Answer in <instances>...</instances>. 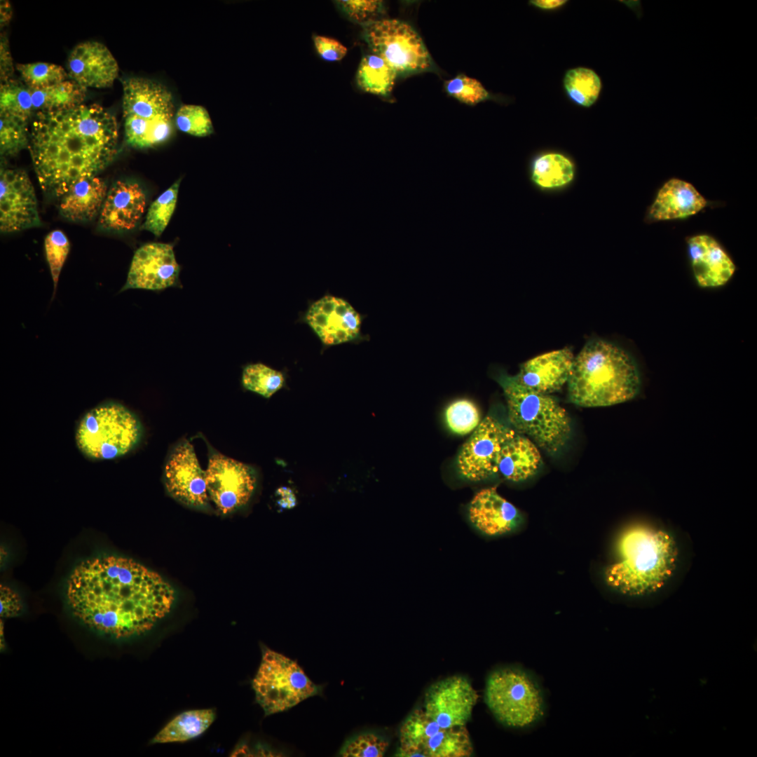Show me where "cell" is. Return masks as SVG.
Wrapping results in <instances>:
<instances>
[{"label": "cell", "mask_w": 757, "mask_h": 757, "mask_svg": "<svg viewBox=\"0 0 757 757\" xmlns=\"http://www.w3.org/2000/svg\"><path fill=\"white\" fill-rule=\"evenodd\" d=\"M252 686L265 716L287 711L320 695L322 690L295 660L266 647L262 648L261 663Z\"/></svg>", "instance_id": "obj_8"}, {"label": "cell", "mask_w": 757, "mask_h": 757, "mask_svg": "<svg viewBox=\"0 0 757 757\" xmlns=\"http://www.w3.org/2000/svg\"><path fill=\"white\" fill-rule=\"evenodd\" d=\"M67 67L71 81L85 89L111 86L119 71L110 50L97 41L76 45L70 53Z\"/></svg>", "instance_id": "obj_20"}, {"label": "cell", "mask_w": 757, "mask_h": 757, "mask_svg": "<svg viewBox=\"0 0 757 757\" xmlns=\"http://www.w3.org/2000/svg\"><path fill=\"white\" fill-rule=\"evenodd\" d=\"M205 480L209 498L224 514L246 505L257 482L250 466L220 453L210 458Z\"/></svg>", "instance_id": "obj_14"}, {"label": "cell", "mask_w": 757, "mask_h": 757, "mask_svg": "<svg viewBox=\"0 0 757 757\" xmlns=\"http://www.w3.org/2000/svg\"><path fill=\"white\" fill-rule=\"evenodd\" d=\"M388 744L386 739L376 733L364 732L348 739L339 753L343 757H381Z\"/></svg>", "instance_id": "obj_38"}, {"label": "cell", "mask_w": 757, "mask_h": 757, "mask_svg": "<svg viewBox=\"0 0 757 757\" xmlns=\"http://www.w3.org/2000/svg\"><path fill=\"white\" fill-rule=\"evenodd\" d=\"M618 560L605 573L607 584L618 592L639 596L660 588L671 576L678 550L673 538L662 531L633 528L621 536Z\"/></svg>", "instance_id": "obj_4"}, {"label": "cell", "mask_w": 757, "mask_h": 757, "mask_svg": "<svg viewBox=\"0 0 757 757\" xmlns=\"http://www.w3.org/2000/svg\"><path fill=\"white\" fill-rule=\"evenodd\" d=\"M515 431L488 416L473 431L457 458L460 475L470 481H480L498 472L500 453Z\"/></svg>", "instance_id": "obj_13"}, {"label": "cell", "mask_w": 757, "mask_h": 757, "mask_svg": "<svg viewBox=\"0 0 757 757\" xmlns=\"http://www.w3.org/2000/svg\"><path fill=\"white\" fill-rule=\"evenodd\" d=\"M338 7L353 22L365 26L377 21L383 13V4L378 0H341Z\"/></svg>", "instance_id": "obj_41"}, {"label": "cell", "mask_w": 757, "mask_h": 757, "mask_svg": "<svg viewBox=\"0 0 757 757\" xmlns=\"http://www.w3.org/2000/svg\"><path fill=\"white\" fill-rule=\"evenodd\" d=\"M573 177V164L562 154H546L534 162L532 178L541 187H559L571 182Z\"/></svg>", "instance_id": "obj_31"}, {"label": "cell", "mask_w": 757, "mask_h": 757, "mask_svg": "<svg viewBox=\"0 0 757 757\" xmlns=\"http://www.w3.org/2000/svg\"><path fill=\"white\" fill-rule=\"evenodd\" d=\"M567 383L571 402L596 407L632 400L639 391L641 380L634 360L626 351L594 339L574 357Z\"/></svg>", "instance_id": "obj_3"}, {"label": "cell", "mask_w": 757, "mask_h": 757, "mask_svg": "<svg viewBox=\"0 0 757 757\" xmlns=\"http://www.w3.org/2000/svg\"><path fill=\"white\" fill-rule=\"evenodd\" d=\"M564 86L567 95L574 103L589 107L599 96L601 81L592 69L580 67L566 71Z\"/></svg>", "instance_id": "obj_30"}, {"label": "cell", "mask_w": 757, "mask_h": 757, "mask_svg": "<svg viewBox=\"0 0 757 757\" xmlns=\"http://www.w3.org/2000/svg\"><path fill=\"white\" fill-rule=\"evenodd\" d=\"M0 151L2 156L18 154L29 142L28 121L16 116L1 113Z\"/></svg>", "instance_id": "obj_35"}, {"label": "cell", "mask_w": 757, "mask_h": 757, "mask_svg": "<svg viewBox=\"0 0 757 757\" xmlns=\"http://www.w3.org/2000/svg\"><path fill=\"white\" fill-rule=\"evenodd\" d=\"M566 0H531L529 3L533 6L543 10H553L563 6Z\"/></svg>", "instance_id": "obj_46"}, {"label": "cell", "mask_w": 757, "mask_h": 757, "mask_svg": "<svg viewBox=\"0 0 757 757\" xmlns=\"http://www.w3.org/2000/svg\"><path fill=\"white\" fill-rule=\"evenodd\" d=\"M1 113L20 117L27 121L41 113L61 110L82 104L86 89L73 81L55 87L37 90L21 82H1Z\"/></svg>", "instance_id": "obj_12"}, {"label": "cell", "mask_w": 757, "mask_h": 757, "mask_svg": "<svg viewBox=\"0 0 757 757\" xmlns=\"http://www.w3.org/2000/svg\"><path fill=\"white\" fill-rule=\"evenodd\" d=\"M164 483L169 494L186 505L203 507L208 504L205 470L186 440L179 442L169 454L164 467Z\"/></svg>", "instance_id": "obj_16"}, {"label": "cell", "mask_w": 757, "mask_h": 757, "mask_svg": "<svg viewBox=\"0 0 757 757\" xmlns=\"http://www.w3.org/2000/svg\"><path fill=\"white\" fill-rule=\"evenodd\" d=\"M573 360V353L568 348L548 352L523 363L514 378L531 390L549 395L567 383Z\"/></svg>", "instance_id": "obj_21"}, {"label": "cell", "mask_w": 757, "mask_h": 757, "mask_svg": "<svg viewBox=\"0 0 757 757\" xmlns=\"http://www.w3.org/2000/svg\"><path fill=\"white\" fill-rule=\"evenodd\" d=\"M278 503L283 509H291L296 504V498L291 489L280 487L276 491Z\"/></svg>", "instance_id": "obj_44"}, {"label": "cell", "mask_w": 757, "mask_h": 757, "mask_svg": "<svg viewBox=\"0 0 757 757\" xmlns=\"http://www.w3.org/2000/svg\"><path fill=\"white\" fill-rule=\"evenodd\" d=\"M107 191L104 180L97 176L79 180L60 196V212L73 221L91 220L100 212Z\"/></svg>", "instance_id": "obj_26"}, {"label": "cell", "mask_w": 757, "mask_h": 757, "mask_svg": "<svg viewBox=\"0 0 757 757\" xmlns=\"http://www.w3.org/2000/svg\"><path fill=\"white\" fill-rule=\"evenodd\" d=\"M146 205L145 193L138 183L117 181L107 191L100 211V224L107 230H132L141 219Z\"/></svg>", "instance_id": "obj_22"}, {"label": "cell", "mask_w": 757, "mask_h": 757, "mask_svg": "<svg viewBox=\"0 0 757 757\" xmlns=\"http://www.w3.org/2000/svg\"><path fill=\"white\" fill-rule=\"evenodd\" d=\"M74 615L88 628L115 639L141 635L171 611L173 587L158 573L119 556L86 559L66 585Z\"/></svg>", "instance_id": "obj_1"}, {"label": "cell", "mask_w": 757, "mask_h": 757, "mask_svg": "<svg viewBox=\"0 0 757 757\" xmlns=\"http://www.w3.org/2000/svg\"><path fill=\"white\" fill-rule=\"evenodd\" d=\"M446 92L454 98L470 105L490 99V94L477 79L464 74L457 75L445 83Z\"/></svg>", "instance_id": "obj_40"}, {"label": "cell", "mask_w": 757, "mask_h": 757, "mask_svg": "<svg viewBox=\"0 0 757 757\" xmlns=\"http://www.w3.org/2000/svg\"><path fill=\"white\" fill-rule=\"evenodd\" d=\"M478 695L470 681L452 676L434 683L426 692L425 714L444 728L465 726Z\"/></svg>", "instance_id": "obj_17"}, {"label": "cell", "mask_w": 757, "mask_h": 757, "mask_svg": "<svg viewBox=\"0 0 757 757\" xmlns=\"http://www.w3.org/2000/svg\"><path fill=\"white\" fill-rule=\"evenodd\" d=\"M507 401L510 423L550 455L567 442L571 431L566 411L549 395L531 390L514 378L502 374L498 379Z\"/></svg>", "instance_id": "obj_5"}, {"label": "cell", "mask_w": 757, "mask_h": 757, "mask_svg": "<svg viewBox=\"0 0 757 757\" xmlns=\"http://www.w3.org/2000/svg\"><path fill=\"white\" fill-rule=\"evenodd\" d=\"M706 204V200L692 184L672 179L660 189L650 214L657 220L683 218L697 213Z\"/></svg>", "instance_id": "obj_25"}, {"label": "cell", "mask_w": 757, "mask_h": 757, "mask_svg": "<svg viewBox=\"0 0 757 757\" xmlns=\"http://www.w3.org/2000/svg\"><path fill=\"white\" fill-rule=\"evenodd\" d=\"M41 224L34 188L20 169H1L0 230L13 233Z\"/></svg>", "instance_id": "obj_15"}, {"label": "cell", "mask_w": 757, "mask_h": 757, "mask_svg": "<svg viewBox=\"0 0 757 757\" xmlns=\"http://www.w3.org/2000/svg\"><path fill=\"white\" fill-rule=\"evenodd\" d=\"M541 456L528 438L516 433L503 447L498 462V472L512 482L525 480L538 469Z\"/></svg>", "instance_id": "obj_27"}, {"label": "cell", "mask_w": 757, "mask_h": 757, "mask_svg": "<svg viewBox=\"0 0 757 757\" xmlns=\"http://www.w3.org/2000/svg\"><path fill=\"white\" fill-rule=\"evenodd\" d=\"M180 179L159 196L150 205L142 229L160 236L175 210Z\"/></svg>", "instance_id": "obj_33"}, {"label": "cell", "mask_w": 757, "mask_h": 757, "mask_svg": "<svg viewBox=\"0 0 757 757\" xmlns=\"http://www.w3.org/2000/svg\"><path fill=\"white\" fill-rule=\"evenodd\" d=\"M118 140L116 118L97 104L36 115L29 144L41 187L60 197L79 180L97 176L115 158Z\"/></svg>", "instance_id": "obj_2"}, {"label": "cell", "mask_w": 757, "mask_h": 757, "mask_svg": "<svg viewBox=\"0 0 757 757\" xmlns=\"http://www.w3.org/2000/svg\"><path fill=\"white\" fill-rule=\"evenodd\" d=\"M8 50L5 47V43H1V75L4 82L8 80V77L13 71Z\"/></svg>", "instance_id": "obj_45"}, {"label": "cell", "mask_w": 757, "mask_h": 757, "mask_svg": "<svg viewBox=\"0 0 757 757\" xmlns=\"http://www.w3.org/2000/svg\"><path fill=\"white\" fill-rule=\"evenodd\" d=\"M21 79L27 86L37 89H49L67 81L68 74L60 65L48 62L18 64L16 66Z\"/></svg>", "instance_id": "obj_32"}, {"label": "cell", "mask_w": 757, "mask_h": 757, "mask_svg": "<svg viewBox=\"0 0 757 757\" xmlns=\"http://www.w3.org/2000/svg\"><path fill=\"white\" fill-rule=\"evenodd\" d=\"M363 37L372 53L385 60L397 76H406L435 69L423 39L405 22L378 20L363 26Z\"/></svg>", "instance_id": "obj_10"}, {"label": "cell", "mask_w": 757, "mask_h": 757, "mask_svg": "<svg viewBox=\"0 0 757 757\" xmlns=\"http://www.w3.org/2000/svg\"><path fill=\"white\" fill-rule=\"evenodd\" d=\"M122 108L125 138L130 146L154 147L171 135L175 103L171 92L161 83L139 77L125 79Z\"/></svg>", "instance_id": "obj_6"}, {"label": "cell", "mask_w": 757, "mask_h": 757, "mask_svg": "<svg viewBox=\"0 0 757 757\" xmlns=\"http://www.w3.org/2000/svg\"><path fill=\"white\" fill-rule=\"evenodd\" d=\"M397 74L381 57L367 55L360 63L356 81L363 91L387 97L393 88Z\"/></svg>", "instance_id": "obj_29"}, {"label": "cell", "mask_w": 757, "mask_h": 757, "mask_svg": "<svg viewBox=\"0 0 757 757\" xmlns=\"http://www.w3.org/2000/svg\"><path fill=\"white\" fill-rule=\"evenodd\" d=\"M44 250L53 281V299L61 270L69 252L70 243L62 231L55 230L46 236Z\"/></svg>", "instance_id": "obj_39"}, {"label": "cell", "mask_w": 757, "mask_h": 757, "mask_svg": "<svg viewBox=\"0 0 757 757\" xmlns=\"http://www.w3.org/2000/svg\"><path fill=\"white\" fill-rule=\"evenodd\" d=\"M142 425L123 405L108 402L86 413L76 430L80 451L93 460H110L122 456L139 443Z\"/></svg>", "instance_id": "obj_7"}, {"label": "cell", "mask_w": 757, "mask_h": 757, "mask_svg": "<svg viewBox=\"0 0 757 757\" xmlns=\"http://www.w3.org/2000/svg\"><path fill=\"white\" fill-rule=\"evenodd\" d=\"M400 756L469 757L472 744L465 726L444 728L423 709H415L400 729Z\"/></svg>", "instance_id": "obj_11"}, {"label": "cell", "mask_w": 757, "mask_h": 757, "mask_svg": "<svg viewBox=\"0 0 757 757\" xmlns=\"http://www.w3.org/2000/svg\"><path fill=\"white\" fill-rule=\"evenodd\" d=\"M212 709L182 712L168 722L153 738L151 743L184 742L203 734L215 719Z\"/></svg>", "instance_id": "obj_28"}, {"label": "cell", "mask_w": 757, "mask_h": 757, "mask_svg": "<svg viewBox=\"0 0 757 757\" xmlns=\"http://www.w3.org/2000/svg\"><path fill=\"white\" fill-rule=\"evenodd\" d=\"M179 266L172 245L150 243L134 254L126 282L121 292L129 289L160 291L179 286Z\"/></svg>", "instance_id": "obj_18"}, {"label": "cell", "mask_w": 757, "mask_h": 757, "mask_svg": "<svg viewBox=\"0 0 757 757\" xmlns=\"http://www.w3.org/2000/svg\"><path fill=\"white\" fill-rule=\"evenodd\" d=\"M445 419L454 433L464 435L474 431L480 423V415L476 405L468 400L451 403L445 411Z\"/></svg>", "instance_id": "obj_36"}, {"label": "cell", "mask_w": 757, "mask_h": 757, "mask_svg": "<svg viewBox=\"0 0 757 757\" xmlns=\"http://www.w3.org/2000/svg\"><path fill=\"white\" fill-rule=\"evenodd\" d=\"M472 524L489 536L503 535L514 530L519 524L518 510L497 492L496 487L478 491L468 507Z\"/></svg>", "instance_id": "obj_23"}, {"label": "cell", "mask_w": 757, "mask_h": 757, "mask_svg": "<svg viewBox=\"0 0 757 757\" xmlns=\"http://www.w3.org/2000/svg\"><path fill=\"white\" fill-rule=\"evenodd\" d=\"M306 320L327 345L356 339L361 325L359 313L345 300L332 296H325L313 304Z\"/></svg>", "instance_id": "obj_19"}, {"label": "cell", "mask_w": 757, "mask_h": 757, "mask_svg": "<svg viewBox=\"0 0 757 757\" xmlns=\"http://www.w3.org/2000/svg\"><path fill=\"white\" fill-rule=\"evenodd\" d=\"M175 123L179 130L196 137H206L213 132L207 109L199 105L182 106L176 112Z\"/></svg>", "instance_id": "obj_37"}, {"label": "cell", "mask_w": 757, "mask_h": 757, "mask_svg": "<svg viewBox=\"0 0 757 757\" xmlns=\"http://www.w3.org/2000/svg\"><path fill=\"white\" fill-rule=\"evenodd\" d=\"M693 273L702 287H716L727 283L736 267L712 237L697 235L688 240Z\"/></svg>", "instance_id": "obj_24"}, {"label": "cell", "mask_w": 757, "mask_h": 757, "mask_svg": "<svg viewBox=\"0 0 757 757\" xmlns=\"http://www.w3.org/2000/svg\"><path fill=\"white\" fill-rule=\"evenodd\" d=\"M12 14L11 5L8 1H1V25L8 22Z\"/></svg>", "instance_id": "obj_47"}, {"label": "cell", "mask_w": 757, "mask_h": 757, "mask_svg": "<svg viewBox=\"0 0 757 757\" xmlns=\"http://www.w3.org/2000/svg\"><path fill=\"white\" fill-rule=\"evenodd\" d=\"M243 386L266 398H269L284 385L282 374L263 364L246 366L242 376Z\"/></svg>", "instance_id": "obj_34"}, {"label": "cell", "mask_w": 757, "mask_h": 757, "mask_svg": "<svg viewBox=\"0 0 757 757\" xmlns=\"http://www.w3.org/2000/svg\"><path fill=\"white\" fill-rule=\"evenodd\" d=\"M485 700L495 717L510 727H525L542 715L543 701L537 683L525 672L512 668L496 670L489 676Z\"/></svg>", "instance_id": "obj_9"}, {"label": "cell", "mask_w": 757, "mask_h": 757, "mask_svg": "<svg viewBox=\"0 0 757 757\" xmlns=\"http://www.w3.org/2000/svg\"><path fill=\"white\" fill-rule=\"evenodd\" d=\"M313 41L317 52L325 60L339 61L347 53V48L334 39L318 35Z\"/></svg>", "instance_id": "obj_42"}, {"label": "cell", "mask_w": 757, "mask_h": 757, "mask_svg": "<svg viewBox=\"0 0 757 757\" xmlns=\"http://www.w3.org/2000/svg\"><path fill=\"white\" fill-rule=\"evenodd\" d=\"M22 611V603L20 596L11 587L0 586V615L1 618H13L18 615Z\"/></svg>", "instance_id": "obj_43"}]
</instances>
